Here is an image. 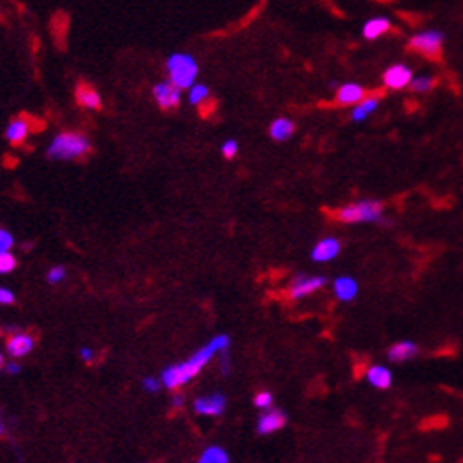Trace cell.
Here are the masks:
<instances>
[{"label": "cell", "instance_id": "1", "mask_svg": "<svg viewBox=\"0 0 463 463\" xmlns=\"http://www.w3.org/2000/svg\"><path fill=\"white\" fill-rule=\"evenodd\" d=\"M230 348V337L228 335H216L213 339L207 343L205 346H202L200 351L194 352L191 358L181 362V364L170 365L166 369L162 371L161 383L170 390H175L186 384L189 381L196 377L200 371L204 369L205 365L210 364V360L219 354V352H224Z\"/></svg>", "mask_w": 463, "mask_h": 463}, {"label": "cell", "instance_id": "2", "mask_svg": "<svg viewBox=\"0 0 463 463\" xmlns=\"http://www.w3.org/2000/svg\"><path fill=\"white\" fill-rule=\"evenodd\" d=\"M93 143L91 140L74 130H64L51 138L50 145L45 149V154L51 161H78L91 153Z\"/></svg>", "mask_w": 463, "mask_h": 463}, {"label": "cell", "instance_id": "3", "mask_svg": "<svg viewBox=\"0 0 463 463\" xmlns=\"http://www.w3.org/2000/svg\"><path fill=\"white\" fill-rule=\"evenodd\" d=\"M164 68H166L168 81L179 87L181 91H186L189 87L194 85L198 81V75H200L198 59L186 51H175L172 55H168Z\"/></svg>", "mask_w": 463, "mask_h": 463}, {"label": "cell", "instance_id": "4", "mask_svg": "<svg viewBox=\"0 0 463 463\" xmlns=\"http://www.w3.org/2000/svg\"><path fill=\"white\" fill-rule=\"evenodd\" d=\"M384 215V204L381 200H358L337 211V219L345 224L381 223Z\"/></svg>", "mask_w": 463, "mask_h": 463}, {"label": "cell", "instance_id": "5", "mask_svg": "<svg viewBox=\"0 0 463 463\" xmlns=\"http://www.w3.org/2000/svg\"><path fill=\"white\" fill-rule=\"evenodd\" d=\"M443 43H445V32L437 29H426V31L414 32L409 38V50L416 51L427 59H437L443 53Z\"/></svg>", "mask_w": 463, "mask_h": 463}, {"label": "cell", "instance_id": "6", "mask_svg": "<svg viewBox=\"0 0 463 463\" xmlns=\"http://www.w3.org/2000/svg\"><path fill=\"white\" fill-rule=\"evenodd\" d=\"M151 94H153V100L156 102V105H159L161 110H164V112L177 110L181 105V100H183V91L168 80L154 83Z\"/></svg>", "mask_w": 463, "mask_h": 463}, {"label": "cell", "instance_id": "7", "mask_svg": "<svg viewBox=\"0 0 463 463\" xmlns=\"http://www.w3.org/2000/svg\"><path fill=\"white\" fill-rule=\"evenodd\" d=\"M413 78L414 72L411 66L403 64V62H395V64L384 70L383 83L388 91H402V89H407L411 85Z\"/></svg>", "mask_w": 463, "mask_h": 463}, {"label": "cell", "instance_id": "8", "mask_svg": "<svg viewBox=\"0 0 463 463\" xmlns=\"http://www.w3.org/2000/svg\"><path fill=\"white\" fill-rule=\"evenodd\" d=\"M326 284V277H321V275H315V277H311V275H296V277L292 279L291 284V296L294 300H302L305 296H311V294H315L318 292Z\"/></svg>", "mask_w": 463, "mask_h": 463}, {"label": "cell", "instance_id": "9", "mask_svg": "<svg viewBox=\"0 0 463 463\" xmlns=\"http://www.w3.org/2000/svg\"><path fill=\"white\" fill-rule=\"evenodd\" d=\"M367 96V91L360 83L346 81L343 85L335 89V104L341 108H352Z\"/></svg>", "mask_w": 463, "mask_h": 463}, {"label": "cell", "instance_id": "10", "mask_svg": "<svg viewBox=\"0 0 463 463\" xmlns=\"http://www.w3.org/2000/svg\"><path fill=\"white\" fill-rule=\"evenodd\" d=\"M286 426V414L281 411V409H266L264 414L258 418V424H256V429H258L260 435H270V433H275L279 429H283Z\"/></svg>", "mask_w": 463, "mask_h": 463}, {"label": "cell", "instance_id": "11", "mask_svg": "<svg viewBox=\"0 0 463 463\" xmlns=\"http://www.w3.org/2000/svg\"><path fill=\"white\" fill-rule=\"evenodd\" d=\"M75 102L80 108L83 110H89V112H98L102 110V94L94 89L93 85H87V83H80L75 87Z\"/></svg>", "mask_w": 463, "mask_h": 463}, {"label": "cell", "instance_id": "12", "mask_svg": "<svg viewBox=\"0 0 463 463\" xmlns=\"http://www.w3.org/2000/svg\"><path fill=\"white\" fill-rule=\"evenodd\" d=\"M224 409H226V397L223 394L204 395L194 402V411L202 416H221Z\"/></svg>", "mask_w": 463, "mask_h": 463}, {"label": "cell", "instance_id": "13", "mask_svg": "<svg viewBox=\"0 0 463 463\" xmlns=\"http://www.w3.org/2000/svg\"><path fill=\"white\" fill-rule=\"evenodd\" d=\"M392 29V21L386 15H377V17L367 19L362 27V36L367 42H375L379 38H383L384 34H388Z\"/></svg>", "mask_w": 463, "mask_h": 463}, {"label": "cell", "instance_id": "14", "mask_svg": "<svg viewBox=\"0 0 463 463\" xmlns=\"http://www.w3.org/2000/svg\"><path fill=\"white\" fill-rule=\"evenodd\" d=\"M29 134H31V121L25 117H13L4 130V136L12 145H21Z\"/></svg>", "mask_w": 463, "mask_h": 463}, {"label": "cell", "instance_id": "15", "mask_svg": "<svg viewBox=\"0 0 463 463\" xmlns=\"http://www.w3.org/2000/svg\"><path fill=\"white\" fill-rule=\"evenodd\" d=\"M341 251V243L339 240L335 237H324L315 245V249L311 251V258L315 262H330L334 260Z\"/></svg>", "mask_w": 463, "mask_h": 463}, {"label": "cell", "instance_id": "16", "mask_svg": "<svg viewBox=\"0 0 463 463\" xmlns=\"http://www.w3.org/2000/svg\"><path fill=\"white\" fill-rule=\"evenodd\" d=\"M267 132L273 142H288L296 132V123L291 117H277L273 119Z\"/></svg>", "mask_w": 463, "mask_h": 463}, {"label": "cell", "instance_id": "17", "mask_svg": "<svg viewBox=\"0 0 463 463\" xmlns=\"http://www.w3.org/2000/svg\"><path fill=\"white\" fill-rule=\"evenodd\" d=\"M379 104H381V96H379V94L365 96L362 102H358L356 105H352L351 121L352 123H362V121H365V119L369 117L371 113L377 112Z\"/></svg>", "mask_w": 463, "mask_h": 463}, {"label": "cell", "instance_id": "18", "mask_svg": "<svg viewBox=\"0 0 463 463\" xmlns=\"http://www.w3.org/2000/svg\"><path fill=\"white\" fill-rule=\"evenodd\" d=\"M34 348V339L29 334H15L12 335L6 343V351L13 358H23Z\"/></svg>", "mask_w": 463, "mask_h": 463}, {"label": "cell", "instance_id": "19", "mask_svg": "<svg viewBox=\"0 0 463 463\" xmlns=\"http://www.w3.org/2000/svg\"><path fill=\"white\" fill-rule=\"evenodd\" d=\"M418 354V346L414 345L413 341H399L388 348V360L394 364H402L407 360L414 358Z\"/></svg>", "mask_w": 463, "mask_h": 463}, {"label": "cell", "instance_id": "20", "mask_svg": "<svg viewBox=\"0 0 463 463\" xmlns=\"http://www.w3.org/2000/svg\"><path fill=\"white\" fill-rule=\"evenodd\" d=\"M186 100H189V104L194 105V108H204V105L211 100L210 85L196 81L194 85H191L186 89Z\"/></svg>", "mask_w": 463, "mask_h": 463}, {"label": "cell", "instance_id": "21", "mask_svg": "<svg viewBox=\"0 0 463 463\" xmlns=\"http://www.w3.org/2000/svg\"><path fill=\"white\" fill-rule=\"evenodd\" d=\"M334 291L335 296L339 297L341 302H352L358 294V283L352 277H339L335 279Z\"/></svg>", "mask_w": 463, "mask_h": 463}, {"label": "cell", "instance_id": "22", "mask_svg": "<svg viewBox=\"0 0 463 463\" xmlns=\"http://www.w3.org/2000/svg\"><path fill=\"white\" fill-rule=\"evenodd\" d=\"M367 383L379 390H388L392 386V373L383 365H373L367 369Z\"/></svg>", "mask_w": 463, "mask_h": 463}, {"label": "cell", "instance_id": "23", "mask_svg": "<svg viewBox=\"0 0 463 463\" xmlns=\"http://www.w3.org/2000/svg\"><path fill=\"white\" fill-rule=\"evenodd\" d=\"M435 85H437V78H435V75L424 74V75H418V78H413L409 89L416 94H426V93H432L433 89H435Z\"/></svg>", "mask_w": 463, "mask_h": 463}, {"label": "cell", "instance_id": "24", "mask_svg": "<svg viewBox=\"0 0 463 463\" xmlns=\"http://www.w3.org/2000/svg\"><path fill=\"white\" fill-rule=\"evenodd\" d=\"M202 460H204L205 463H228L230 456L228 452L221 448V446H210V448L202 454Z\"/></svg>", "mask_w": 463, "mask_h": 463}, {"label": "cell", "instance_id": "25", "mask_svg": "<svg viewBox=\"0 0 463 463\" xmlns=\"http://www.w3.org/2000/svg\"><path fill=\"white\" fill-rule=\"evenodd\" d=\"M221 153H223V156L226 161L235 159L237 153H240V143H237V140H226V142L221 145Z\"/></svg>", "mask_w": 463, "mask_h": 463}, {"label": "cell", "instance_id": "26", "mask_svg": "<svg viewBox=\"0 0 463 463\" xmlns=\"http://www.w3.org/2000/svg\"><path fill=\"white\" fill-rule=\"evenodd\" d=\"M17 266V260L10 253H0V273H10Z\"/></svg>", "mask_w": 463, "mask_h": 463}, {"label": "cell", "instance_id": "27", "mask_svg": "<svg viewBox=\"0 0 463 463\" xmlns=\"http://www.w3.org/2000/svg\"><path fill=\"white\" fill-rule=\"evenodd\" d=\"M254 405L258 409H262V411H266V409H272L273 407V395L270 394V392H258V394L254 395Z\"/></svg>", "mask_w": 463, "mask_h": 463}, {"label": "cell", "instance_id": "28", "mask_svg": "<svg viewBox=\"0 0 463 463\" xmlns=\"http://www.w3.org/2000/svg\"><path fill=\"white\" fill-rule=\"evenodd\" d=\"M64 277H66V270H64L62 266L51 267L50 272H47V283H51V284L61 283Z\"/></svg>", "mask_w": 463, "mask_h": 463}, {"label": "cell", "instance_id": "29", "mask_svg": "<svg viewBox=\"0 0 463 463\" xmlns=\"http://www.w3.org/2000/svg\"><path fill=\"white\" fill-rule=\"evenodd\" d=\"M13 247V237L8 230L0 228V253H8Z\"/></svg>", "mask_w": 463, "mask_h": 463}, {"label": "cell", "instance_id": "30", "mask_svg": "<svg viewBox=\"0 0 463 463\" xmlns=\"http://www.w3.org/2000/svg\"><path fill=\"white\" fill-rule=\"evenodd\" d=\"M143 388L147 390V392H159L161 390V381L154 377H145L143 379Z\"/></svg>", "mask_w": 463, "mask_h": 463}, {"label": "cell", "instance_id": "31", "mask_svg": "<svg viewBox=\"0 0 463 463\" xmlns=\"http://www.w3.org/2000/svg\"><path fill=\"white\" fill-rule=\"evenodd\" d=\"M13 302H15L13 292L8 288H0V305H12Z\"/></svg>", "mask_w": 463, "mask_h": 463}, {"label": "cell", "instance_id": "32", "mask_svg": "<svg viewBox=\"0 0 463 463\" xmlns=\"http://www.w3.org/2000/svg\"><path fill=\"white\" fill-rule=\"evenodd\" d=\"M221 369H223L224 375L230 373V360H228V351L221 352Z\"/></svg>", "mask_w": 463, "mask_h": 463}, {"label": "cell", "instance_id": "33", "mask_svg": "<svg viewBox=\"0 0 463 463\" xmlns=\"http://www.w3.org/2000/svg\"><path fill=\"white\" fill-rule=\"evenodd\" d=\"M80 354H81V358L85 360V362H93V358H94L93 348H87V346H83V348H80Z\"/></svg>", "mask_w": 463, "mask_h": 463}, {"label": "cell", "instance_id": "34", "mask_svg": "<svg viewBox=\"0 0 463 463\" xmlns=\"http://www.w3.org/2000/svg\"><path fill=\"white\" fill-rule=\"evenodd\" d=\"M183 402H185V399H183V395L177 394V395H173L172 405H173V407H175V409H179V407H183Z\"/></svg>", "mask_w": 463, "mask_h": 463}, {"label": "cell", "instance_id": "35", "mask_svg": "<svg viewBox=\"0 0 463 463\" xmlns=\"http://www.w3.org/2000/svg\"><path fill=\"white\" fill-rule=\"evenodd\" d=\"M6 369H8V373H12V375H15V373H19V369H21V367H19V365L15 364V362H10V364H6Z\"/></svg>", "mask_w": 463, "mask_h": 463}, {"label": "cell", "instance_id": "36", "mask_svg": "<svg viewBox=\"0 0 463 463\" xmlns=\"http://www.w3.org/2000/svg\"><path fill=\"white\" fill-rule=\"evenodd\" d=\"M6 433V426H4V420H2V416H0V435H4Z\"/></svg>", "mask_w": 463, "mask_h": 463}, {"label": "cell", "instance_id": "37", "mask_svg": "<svg viewBox=\"0 0 463 463\" xmlns=\"http://www.w3.org/2000/svg\"><path fill=\"white\" fill-rule=\"evenodd\" d=\"M328 87H330V89H337V87H339V83H337V81H330V83H328Z\"/></svg>", "mask_w": 463, "mask_h": 463}, {"label": "cell", "instance_id": "38", "mask_svg": "<svg viewBox=\"0 0 463 463\" xmlns=\"http://www.w3.org/2000/svg\"><path fill=\"white\" fill-rule=\"evenodd\" d=\"M2 364H4V362H2V354H0V367H2Z\"/></svg>", "mask_w": 463, "mask_h": 463}, {"label": "cell", "instance_id": "39", "mask_svg": "<svg viewBox=\"0 0 463 463\" xmlns=\"http://www.w3.org/2000/svg\"><path fill=\"white\" fill-rule=\"evenodd\" d=\"M198 463H205V462H204V460H200V462H198Z\"/></svg>", "mask_w": 463, "mask_h": 463}]
</instances>
